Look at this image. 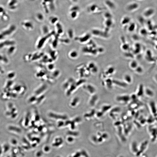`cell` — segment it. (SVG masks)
<instances>
[{
    "instance_id": "1",
    "label": "cell",
    "mask_w": 157,
    "mask_h": 157,
    "mask_svg": "<svg viewBox=\"0 0 157 157\" xmlns=\"http://www.w3.org/2000/svg\"><path fill=\"white\" fill-rule=\"evenodd\" d=\"M16 30V27L14 25H11L5 30L0 32V41L6 39L7 38L12 35Z\"/></svg>"
},
{
    "instance_id": "2",
    "label": "cell",
    "mask_w": 157,
    "mask_h": 157,
    "mask_svg": "<svg viewBox=\"0 0 157 157\" xmlns=\"http://www.w3.org/2000/svg\"><path fill=\"white\" fill-rule=\"evenodd\" d=\"M15 41L12 39H5L0 41V50L7 48L11 45H15Z\"/></svg>"
},
{
    "instance_id": "3",
    "label": "cell",
    "mask_w": 157,
    "mask_h": 157,
    "mask_svg": "<svg viewBox=\"0 0 157 157\" xmlns=\"http://www.w3.org/2000/svg\"><path fill=\"white\" fill-rule=\"evenodd\" d=\"M10 62V60L7 57L3 54L0 53V64L7 65Z\"/></svg>"
},
{
    "instance_id": "4",
    "label": "cell",
    "mask_w": 157,
    "mask_h": 157,
    "mask_svg": "<svg viewBox=\"0 0 157 157\" xmlns=\"http://www.w3.org/2000/svg\"><path fill=\"white\" fill-rule=\"evenodd\" d=\"M7 53L9 55H13L16 51L17 47L15 45H11L7 48Z\"/></svg>"
},
{
    "instance_id": "5",
    "label": "cell",
    "mask_w": 157,
    "mask_h": 157,
    "mask_svg": "<svg viewBox=\"0 0 157 157\" xmlns=\"http://www.w3.org/2000/svg\"><path fill=\"white\" fill-rule=\"evenodd\" d=\"M139 7L138 4L133 3L130 4L127 6V10L129 11H133L137 9Z\"/></svg>"
},
{
    "instance_id": "6",
    "label": "cell",
    "mask_w": 157,
    "mask_h": 157,
    "mask_svg": "<svg viewBox=\"0 0 157 157\" xmlns=\"http://www.w3.org/2000/svg\"><path fill=\"white\" fill-rule=\"evenodd\" d=\"M154 11L153 9L149 8L145 10L144 13V16L146 17H151L154 13Z\"/></svg>"
},
{
    "instance_id": "7",
    "label": "cell",
    "mask_w": 157,
    "mask_h": 157,
    "mask_svg": "<svg viewBox=\"0 0 157 157\" xmlns=\"http://www.w3.org/2000/svg\"><path fill=\"white\" fill-rule=\"evenodd\" d=\"M6 75L8 79L11 80L14 79L16 76V72L13 70L9 71Z\"/></svg>"
},
{
    "instance_id": "8",
    "label": "cell",
    "mask_w": 157,
    "mask_h": 157,
    "mask_svg": "<svg viewBox=\"0 0 157 157\" xmlns=\"http://www.w3.org/2000/svg\"><path fill=\"white\" fill-rule=\"evenodd\" d=\"M23 27H24L25 29L28 30H31L33 28V26L31 22H26L23 23L22 24Z\"/></svg>"
},
{
    "instance_id": "9",
    "label": "cell",
    "mask_w": 157,
    "mask_h": 157,
    "mask_svg": "<svg viewBox=\"0 0 157 157\" xmlns=\"http://www.w3.org/2000/svg\"><path fill=\"white\" fill-rule=\"evenodd\" d=\"M69 56L70 58L75 59L77 58L78 56V54L77 52L75 50L70 51L69 54Z\"/></svg>"
},
{
    "instance_id": "10",
    "label": "cell",
    "mask_w": 157,
    "mask_h": 157,
    "mask_svg": "<svg viewBox=\"0 0 157 157\" xmlns=\"http://www.w3.org/2000/svg\"><path fill=\"white\" fill-rule=\"evenodd\" d=\"M63 143V141L62 139L61 138H58L56 139L55 143H53L52 145L53 146L57 147L60 146Z\"/></svg>"
},
{
    "instance_id": "11",
    "label": "cell",
    "mask_w": 157,
    "mask_h": 157,
    "mask_svg": "<svg viewBox=\"0 0 157 157\" xmlns=\"http://www.w3.org/2000/svg\"><path fill=\"white\" fill-rule=\"evenodd\" d=\"M106 3L109 8L111 9H114L115 7V5L113 2L109 0H107L106 1Z\"/></svg>"
},
{
    "instance_id": "12",
    "label": "cell",
    "mask_w": 157,
    "mask_h": 157,
    "mask_svg": "<svg viewBox=\"0 0 157 157\" xmlns=\"http://www.w3.org/2000/svg\"><path fill=\"white\" fill-rule=\"evenodd\" d=\"M130 20V19L129 17H124L122 20V24H126L127 23H128Z\"/></svg>"
},
{
    "instance_id": "13",
    "label": "cell",
    "mask_w": 157,
    "mask_h": 157,
    "mask_svg": "<svg viewBox=\"0 0 157 157\" xmlns=\"http://www.w3.org/2000/svg\"><path fill=\"white\" fill-rule=\"evenodd\" d=\"M47 69L49 70H54V64H49L48 65L47 67Z\"/></svg>"
},
{
    "instance_id": "14",
    "label": "cell",
    "mask_w": 157,
    "mask_h": 157,
    "mask_svg": "<svg viewBox=\"0 0 157 157\" xmlns=\"http://www.w3.org/2000/svg\"><path fill=\"white\" fill-rule=\"evenodd\" d=\"M4 70L3 67L0 64V76L3 74L4 73Z\"/></svg>"
},
{
    "instance_id": "15",
    "label": "cell",
    "mask_w": 157,
    "mask_h": 157,
    "mask_svg": "<svg viewBox=\"0 0 157 157\" xmlns=\"http://www.w3.org/2000/svg\"><path fill=\"white\" fill-rule=\"evenodd\" d=\"M17 1L16 0H12L10 2V3L9 4V5L10 6H12L13 4H15V3H16Z\"/></svg>"
},
{
    "instance_id": "16",
    "label": "cell",
    "mask_w": 157,
    "mask_h": 157,
    "mask_svg": "<svg viewBox=\"0 0 157 157\" xmlns=\"http://www.w3.org/2000/svg\"><path fill=\"white\" fill-rule=\"evenodd\" d=\"M42 152L41 151L38 152L36 154V156L37 157H40L42 155Z\"/></svg>"
},
{
    "instance_id": "17",
    "label": "cell",
    "mask_w": 157,
    "mask_h": 157,
    "mask_svg": "<svg viewBox=\"0 0 157 157\" xmlns=\"http://www.w3.org/2000/svg\"><path fill=\"white\" fill-rule=\"evenodd\" d=\"M44 151L45 152H48L50 150L49 147L48 146H45L44 148Z\"/></svg>"
},
{
    "instance_id": "18",
    "label": "cell",
    "mask_w": 157,
    "mask_h": 157,
    "mask_svg": "<svg viewBox=\"0 0 157 157\" xmlns=\"http://www.w3.org/2000/svg\"><path fill=\"white\" fill-rule=\"evenodd\" d=\"M68 140L69 142H72L73 141L74 139L72 138L69 137L68 138Z\"/></svg>"
}]
</instances>
